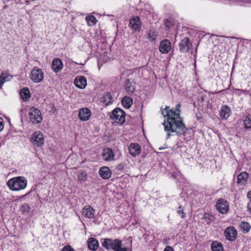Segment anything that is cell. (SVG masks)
Instances as JSON below:
<instances>
[{"label": "cell", "mask_w": 251, "mask_h": 251, "mask_svg": "<svg viewBox=\"0 0 251 251\" xmlns=\"http://www.w3.org/2000/svg\"><path fill=\"white\" fill-rule=\"evenodd\" d=\"M234 49L228 42L214 41L208 45L197 63L200 79L207 89H225L229 84Z\"/></svg>", "instance_id": "6da1fadb"}, {"label": "cell", "mask_w": 251, "mask_h": 251, "mask_svg": "<svg viewBox=\"0 0 251 251\" xmlns=\"http://www.w3.org/2000/svg\"><path fill=\"white\" fill-rule=\"evenodd\" d=\"M245 98L243 96L238 94L227 95L221 98L217 111L220 120L227 126L232 127L233 125L236 126L238 122L240 126H242L246 130L241 123L242 122L251 129L250 100H244Z\"/></svg>", "instance_id": "7a4b0ae2"}, {"label": "cell", "mask_w": 251, "mask_h": 251, "mask_svg": "<svg viewBox=\"0 0 251 251\" xmlns=\"http://www.w3.org/2000/svg\"><path fill=\"white\" fill-rule=\"evenodd\" d=\"M236 78L238 86L242 88H250V54L246 55L238 61L235 70V77Z\"/></svg>", "instance_id": "3957f363"}, {"label": "cell", "mask_w": 251, "mask_h": 251, "mask_svg": "<svg viewBox=\"0 0 251 251\" xmlns=\"http://www.w3.org/2000/svg\"><path fill=\"white\" fill-rule=\"evenodd\" d=\"M7 186L10 190L14 191L21 190L27 186V180L24 177H16L8 180Z\"/></svg>", "instance_id": "277c9868"}, {"label": "cell", "mask_w": 251, "mask_h": 251, "mask_svg": "<svg viewBox=\"0 0 251 251\" xmlns=\"http://www.w3.org/2000/svg\"><path fill=\"white\" fill-rule=\"evenodd\" d=\"M111 118L118 124H123L125 120V112L120 108H116L112 111Z\"/></svg>", "instance_id": "5b68a950"}, {"label": "cell", "mask_w": 251, "mask_h": 251, "mask_svg": "<svg viewBox=\"0 0 251 251\" xmlns=\"http://www.w3.org/2000/svg\"><path fill=\"white\" fill-rule=\"evenodd\" d=\"M30 118L35 124H38L42 120V116L40 111L36 108H32L30 112Z\"/></svg>", "instance_id": "8992f818"}, {"label": "cell", "mask_w": 251, "mask_h": 251, "mask_svg": "<svg viewBox=\"0 0 251 251\" xmlns=\"http://www.w3.org/2000/svg\"><path fill=\"white\" fill-rule=\"evenodd\" d=\"M31 78L34 82L39 83L43 79V73L41 70L36 67L31 70Z\"/></svg>", "instance_id": "52a82bcc"}, {"label": "cell", "mask_w": 251, "mask_h": 251, "mask_svg": "<svg viewBox=\"0 0 251 251\" xmlns=\"http://www.w3.org/2000/svg\"><path fill=\"white\" fill-rule=\"evenodd\" d=\"M216 207L219 213L221 214H225L228 212L229 204L225 200L220 199L217 202Z\"/></svg>", "instance_id": "ba28073f"}, {"label": "cell", "mask_w": 251, "mask_h": 251, "mask_svg": "<svg viewBox=\"0 0 251 251\" xmlns=\"http://www.w3.org/2000/svg\"><path fill=\"white\" fill-rule=\"evenodd\" d=\"M31 141L34 144L38 146H40L44 143V137L40 132L36 131L32 135Z\"/></svg>", "instance_id": "9c48e42d"}, {"label": "cell", "mask_w": 251, "mask_h": 251, "mask_svg": "<svg viewBox=\"0 0 251 251\" xmlns=\"http://www.w3.org/2000/svg\"><path fill=\"white\" fill-rule=\"evenodd\" d=\"M160 52L162 54H167L171 49V43L169 40L164 39L162 40L159 46Z\"/></svg>", "instance_id": "30bf717a"}, {"label": "cell", "mask_w": 251, "mask_h": 251, "mask_svg": "<svg viewBox=\"0 0 251 251\" xmlns=\"http://www.w3.org/2000/svg\"><path fill=\"white\" fill-rule=\"evenodd\" d=\"M225 236L229 240H234L236 238L237 232L233 227H228L225 231Z\"/></svg>", "instance_id": "8fae6325"}, {"label": "cell", "mask_w": 251, "mask_h": 251, "mask_svg": "<svg viewBox=\"0 0 251 251\" xmlns=\"http://www.w3.org/2000/svg\"><path fill=\"white\" fill-rule=\"evenodd\" d=\"M141 25V22L139 17H135L132 18L130 22V27L134 31H137L140 29Z\"/></svg>", "instance_id": "7c38bea8"}, {"label": "cell", "mask_w": 251, "mask_h": 251, "mask_svg": "<svg viewBox=\"0 0 251 251\" xmlns=\"http://www.w3.org/2000/svg\"><path fill=\"white\" fill-rule=\"evenodd\" d=\"M74 84L79 88L84 89L87 85V81L84 76H78L74 81Z\"/></svg>", "instance_id": "4fadbf2b"}, {"label": "cell", "mask_w": 251, "mask_h": 251, "mask_svg": "<svg viewBox=\"0 0 251 251\" xmlns=\"http://www.w3.org/2000/svg\"><path fill=\"white\" fill-rule=\"evenodd\" d=\"M129 152L131 156L137 157L140 153V147L137 143H132L129 147Z\"/></svg>", "instance_id": "5bb4252c"}, {"label": "cell", "mask_w": 251, "mask_h": 251, "mask_svg": "<svg viewBox=\"0 0 251 251\" xmlns=\"http://www.w3.org/2000/svg\"><path fill=\"white\" fill-rule=\"evenodd\" d=\"M79 117L82 121H87L90 118L91 112L90 110L87 108H83L79 112Z\"/></svg>", "instance_id": "9a60e30c"}, {"label": "cell", "mask_w": 251, "mask_h": 251, "mask_svg": "<svg viewBox=\"0 0 251 251\" xmlns=\"http://www.w3.org/2000/svg\"><path fill=\"white\" fill-rule=\"evenodd\" d=\"M99 174L103 179H108L111 176V171L109 168L104 166L100 169Z\"/></svg>", "instance_id": "2e32d148"}, {"label": "cell", "mask_w": 251, "mask_h": 251, "mask_svg": "<svg viewBox=\"0 0 251 251\" xmlns=\"http://www.w3.org/2000/svg\"><path fill=\"white\" fill-rule=\"evenodd\" d=\"M102 156L104 160L106 161H111L114 158V152L111 148H107L104 150Z\"/></svg>", "instance_id": "e0dca14e"}, {"label": "cell", "mask_w": 251, "mask_h": 251, "mask_svg": "<svg viewBox=\"0 0 251 251\" xmlns=\"http://www.w3.org/2000/svg\"><path fill=\"white\" fill-rule=\"evenodd\" d=\"M63 68V63L59 58H55L52 63V69L55 72L61 71Z\"/></svg>", "instance_id": "ac0fdd59"}, {"label": "cell", "mask_w": 251, "mask_h": 251, "mask_svg": "<svg viewBox=\"0 0 251 251\" xmlns=\"http://www.w3.org/2000/svg\"><path fill=\"white\" fill-rule=\"evenodd\" d=\"M190 42L187 38H186L182 40L180 42V50L182 52H187L189 50V48H190Z\"/></svg>", "instance_id": "d6986e66"}, {"label": "cell", "mask_w": 251, "mask_h": 251, "mask_svg": "<svg viewBox=\"0 0 251 251\" xmlns=\"http://www.w3.org/2000/svg\"><path fill=\"white\" fill-rule=\"evenodd\" d=\"M88 246L90 250H97L99 247V243L95 238H90L88 240Z\"/></svg>", "instance_id": "ffe728a7"}, {"label": "cell", "mask_w": 251, "mask_h": 251, "mask_svg": "<svg viewBox=\"0 0 251 251\" xmlns=\"http://www.w3.org/2000/svg\"><path fill=\"white\" fill-rule=\"evenodd\" d=\"M94 210L92 207L90 206H86L83 210V215L87 217H92L94 215Z\"/></svg>", "instance_id": "44dd1931"}, {"label": "cell", "mask_w": 251, "mask_h": 251, "mask_svg": "<svg viewBox=\"0 0 251 251\" xmlns=\"http://www.w3.org/2000/svg\"><path fill=\"white\" fill-rule=\"evenodd\" d=\"M122 104L125 108H130L133 104V100L129 97H125L122 100Z\"/></svg>", "instance_id": "7402d4cb"}, {"label": "cell", "mask_w": 251, "mask_h": 251, "mask_svg": "<svg viewBox=\"0 0 251 251\" xmlns=\"http://www.w3.org/2000/svg\"><path fill=\"white\" fill-rule=\"evenodd\" d=\"M20 95L22 99L25 101L28 100L31 97V93L30 90L27 88H24L20 91Z\"/></svg>", "instance_id": "603a6c76"}, {"label": "cell", "mask_w": 251, "mask_h": 251, "mask_svg": "<svg viewBox=\"0 0 251 251\" xmlns=\"http://www.w3.org/2000/svg\"><path fill=\"white\" fill-rule=\"evenodd\" d=\"M211 250L213 251H223V246L220 242L214 241L211 244Z\"/></svg>", "instance_id": "cb8c5ba5"}, {"label": "cell", "mask_w": 251, "mask_h": 251, "mask_svg": "<svg viewBox=\"0 0 251 251\" xmlns=\"http://www.w3.org/2000/svg\"><path fill=\"white\" fill-rule=\"evenodd\" d=\"M249 175L246 172L242 173L238 177V183H245L248 180Z\"/></svg>", "instance_id": "d4e9b609"}, {"label": "cell", "mask_w": 251, "mask_h": 251, "mask_svg": "<svg viewBox=\"0 0 251 251\" xmlns=\"http://www.w3.org/2000/svg\"><path fill=\"white\" fill-rule=\"evenodd\" d=\"M86 21L89 26H94L96 24L97 20L94 16L89 15L86 17Z\"/></svg>", "instance_id": "484cf974"}, {"label": "cell", "mask_w": 251, "mask_h": 251, "mask_svg": "<svg viewBox=\"0 0 251 251\" xmlns=\"http://www.w3.org/2000/svg\"><path fill=\"white\" fill-rule=\"evenodd\" d=\"M121 242L119 240H115L112 242V248L114 250L119 251L121 249Z\"/></svg>", "instance_id": "4316f807"}, {"label": "cell", "mask_w": 251, "mask_h": 251, "mask_svg": "<svg viewBox=\"0 0 251 251\" xmlns=\"http://www.w3.org/2000/svg\"><path fill=\"white\" fill-rule=\"evenodd\" d=\"M103 245L107 249H110L111 248H112V240H111V239H104L103 241Z\"/></svg>", "instance_id": "83f0119b"}, {"label": "cell", "mask_w": 251, "mask_h": 251, "mask_svg": "<svg viewBox=\"0 0 251 251\" xmlns=\"http://www.w3.org/2000/svg\"><path fill=\"white\" fill-rule=\"evenodd\" d=\"M240 228L243 232H248L250 229V226L247 222H242L240 225Z\"/></svg>", "instance_id": "f1b7e54d"}, {"label": "cell", "mask_w": 251, "mask_h": 251, "mask_svg": "<svg viewBox=\"0 0 251 251\" xmlns=\"http://www.w3.org/2000/svg\"><path fill=\"white\" fill-rule=\"evenodd\" d=\"M4 122L3 119L0 118V131H2L4 129Z\"/></svg>", "instance_id": "f546056e"}, {"label": "cell", "mask_w": 251, "mask_h": 251, "mask_svg": "<svg viewBox=\"0 0 251 251\" xmlns=\"http://www.w3.org/2000/svg\"><path fill=\"white\" fill-rule=\"evenodd\" d=\"M62 250H66V251H72L73 249L70 247V246H67L66 247L64 248Z\"/></svg>", "instance_id": "4dcf8cb0"}, {"label": "cell", "mask_w": 251, "mask_h": 251, "mask_svg": "<svg viewBox=\"0 0 251 251\" xmlns=\"http://www.w3.org/2000/svg\"><path fill=\"white\" fill-rule=\"evenodd\" d=\"M164 250L165 251H173V249L171 247H167Z\"/></svg>", "instance_id": "1f68e13d"}, {"label": "cell", "mask_w": 251, "mask_h": 251, "mask_svg": "<svg viewBox=\"0 0 251 251\" xmlns=\"http://www.w3.org/2000/svg\"><path fill=\"white\" fill-rule=\"evenodd\" d=\"M250 192H249V198H250Z\"/></svg>", "instance_id": "d6a6232c"}]
</instances>
